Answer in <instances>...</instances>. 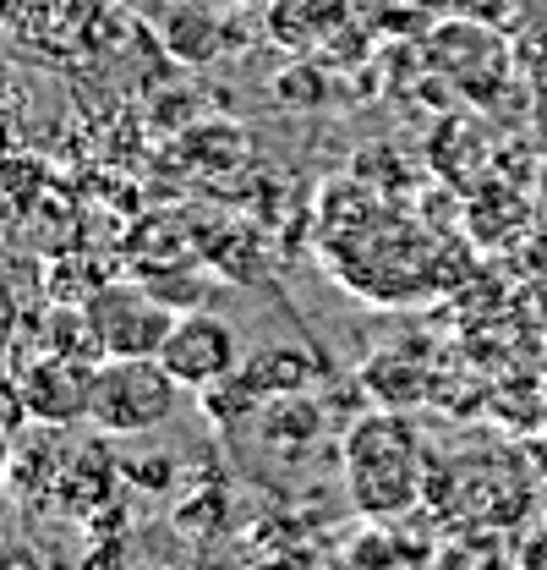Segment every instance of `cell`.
I'll list each match as a JSON object with an SVG mask.
<instances>
[{
	"label": "cell",
	"mask_w": 547,
	"mask_h": 570,
	"mask_svg": "<svg viewBox=\"0 0 547 570\" xmlns=\"http://www.w3.org/2000/svg\"><path fill=\"white\" fill-rule=\"evenodd\" d=\"M345 489L356 499L361 515L372 521H395L406 515L416 494H421V444L416 428L400 412H367L361 423H350L340 450Z\"/></svg>",
	"instance_id": "6da1fadb"
},
{
	"label": "cell",
	"mask_w": 547,
	"mask_h": 570,
	"mask_svg": "<svg viewBox=\"0 0 547 570\" xmlns=\"http://www.w3.org/2000/svg\"><path fill=\"white\" fill-rule=\"evenodd\" d=\"M324 373H329V362L318 352H307V346H263V352L241 356V367L230 379L208 384L203 395H198V406H203L208 423L225 433V428H236V423H252L258 406L274 401V395L318 390Z\"/></svg>",
	"instance_id": "7a4b0ae2"
},
{
	"label": "cell",
	"mask_w": 547,
	"mask_h": 570,
	"mask_svg": "<svg viewBox=\"0 0 547 570\" xmlns=\"http://www.w3.org/2000/svg\"><path fill=\"white\" fill-rule=\"evenodd\" d=\"M176 401H181V384L165 373L159 356H105L93 373L88 423L105 439H132V433L170 423Z\"/></svg>",
	"instance_id": "3957f363"
},
{
	"label": "cell",
	"mask_w": 547,
	"mask_h": 570,
	"mask_svg": "<svg viewBox=\"0 0 547 570\" xmlns=\"http://www.w3.org/2000/svg\"><path fill=\"white\" fill-rule=\"evenodd\" d=\"M88 318V341H93V356H159L176 313L148 296L142 285H99L82 307Z\"/></svg>",
	"instance_id": "277c9868"
},
{
	"label": "cell",
	"mask_w": 547,
	"mask_h": 570,
	"mask_svg": "<svg viewBox=\"0 0 547 570\" xmlns=\"http://www.w3.org/2000/svg\"><path fill=\"white\" fill-rule=\"evenodd\" d=\"M241 356L247 352H241L236 324L219 318V313H176V324H170V335H165V346H159L165 373H170L181 390H192V395H203L208 384L230 379V373L241 367Z\"/></svg>",
	"instance_id": "5b68a950"
},
{
	"label": "cell",
	"mask_w": 547,
	"mask_h": 570,
	"mask_svg": "<svg viewBox=\"0 0 547 570\" xmlns=\"http://www.w3.org/2000/svg\"><path fill=\"white\" fill-rule=\"evenodd\" d=\"M93 373L99 362L93 356H33L17 384H22V401H28V423L33 428H71L88 423V406H93Z\"/></svg>",
	"instance_id": "8992f818"
},
{
	"label": "cell",
	"mask_w": 547,
	"mask_h": 570,
	"mask_svg": "<svg viewBox=\"0 0 547 570\" xmlns=\"http://www.w3.org/2000/svg\"><path fill=\"white\" fill-rule=\"evenodd\" d=\"M252 428H258V439L269 444L274 455L301 461L329 433V417H324V401H312V390H301V395H274V401H263Z\"/></svg>",
	"instance_id": "52a82bcc"
},
{
	"label": "cell",
	"mask_w": 547,
	"mask_h": 570,
	"mask_svg": "<svg viewBox=\"0 0 547 570\" xmlns=\"http://www.w3.org/2000/svg\"><path fill=\"white\" fill-rule=\"evenodd\" d=\"M219 527H225V494H219V489H208V499H187V504L176 510V532H181V538H198V543H203Z\"/></svg>",
	"instance_id": "ba28073f"
},
{
	"label": "cell",
	"mask_w": 547,
	"mask_h": 570,
	"mask_svg": "<svg viewBox=\"0 0 547 570\" xmlns=\"http://www.w3.org/2000/svg\"><path fill=\"white\" fill-rule=\"evenodd\" d=\"M22 423H28V401H22V384H17V379H11V384L0 379V428H6V433H17Z\"/></svg>",
	"instance_id": "9c48e42d"
},
{
	"label": "cell",
	"mask_w": 547,
	"mask_h": 570,
	"mask_svg": "<svg viewBox=\"0 0 547 570\" xmlns=\"http://www.w3.org/2000/svg\"><path fill=\"white\" fill-rule=\"evenodd\" d=\"M127 478H137V489H165V483L176 478V461H165V455H159V461H142V466L132 461Z\"/></svg>",
	"instance_id": "30bf717a"
},
{
	"label": "cell",
	"mask_w": 547,
	"mask_h": 570,
	"mask_svg": "<svg viewBox=\"0 0 547 570\" xmlns=\"http://www.w3.org/2000/svg\"><path fill=\"white\" fill-rule=\"evenodd\" d=\"M6 472H11V433L0 428V483H6Z\"/></svg>",
	"instance_id": "8fae6325"
},
{
	"label": "cell",
	"mask_w": 547,
	"mask_h": 570,
	"mask_svg": "<svg viewBox=\"0 0 547 570\" xmlns=\"http://www.w3.org/2000/svg\"><path fill=\"white\" fill-rule=\"evenodd\" d=\"M329 570H361V566H329Z\"/></svg>",
	"instance_id": "7c38bea8"
}]
</instances>
